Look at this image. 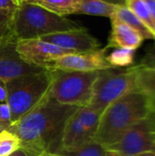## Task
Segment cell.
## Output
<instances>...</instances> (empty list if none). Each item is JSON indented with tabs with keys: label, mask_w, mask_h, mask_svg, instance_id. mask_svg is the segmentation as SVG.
I'll return each mask as SVG.
<instances>
[{
	"label": "cell",
	"mask_w": 155,
	"mask_h": 156,
	"mask_svg": "<svg viewBox=\"0 0 155 156\" xmlns=\"http://www.w3.org/2000/svg\"><path fill=\"white\" fill-rule=\"evenodd\" d=\"M81 27L65 16H60L38 5L25 1L20 3L13 18V31L17 40L40 38L47 35Z\"/></svg>",
	"instance_id": "3"
},
{
	"label": "cell",
	"mask_w": 155,
	"mask_h": 156,
	"mask_svg": "<svg viewBox=\"0 0 155 156\" xmlns=\"http://www.w3.org/2000/svg\"><path fill=\"white\" fill-rule=\"evenodd\" d=\"M40 39L74 53L97 50L100 46L99 40L91 36L88 29L83 27L77 29L47 35L40 37Z\"/></svg>",
	"instance_id": "11"
},
{
	"label": "cell",
	"mask_w": 155,
	"mask_h": 156,
	"mask_svg": "<svg viewBox=\"0 0 155 156\" xmlns=\"http://www.w3.org/2000/svg\"><path fill=\"white\" fill-rule=\"evenodd\" d=\"M16 44V42H10L0 46V85L4 86L14 79L48 69L25 62L19 57Z\"/></svg>",
	"instance_id": "10"
},
{
	"label": "cell",
	"mask_w": 155,
	"mask_h": 156,
	"mask_svg": "<svg viewBox=\"0 0 155 156\" xmlns=\"http://www.w3.org/2000/svg\"><path fill=\"white\" fill-rule=\"evenodd\" d=\"M41 156H60V155L56 154H42Z\"/></svg>",
	"instance_id": "31"
},
{
	"label": "cell",
	"mask_w": 155,
	"mask_h": 156,
	"mask_svg": "<svg viewBox=\"0 0 155 156\" xmlns=\"http://www.w3.org/2000/svg\"><path fill=\"white\" fill-rule=\"evenodd\" d=\"M111 19H116L126 24L137 31L143 39H155V36L150 31V29L124 5H117Z\"/></svg>",
	"instance_id": "14"
},
{
	"label": "cell",
	"mask_w": 155,
	"mask_h": 156,
	"mask_svg": "<svg viewBox=\"0 0 155 156\" xmlns=\"http://www.w3.org/2000/svg\"><path fill=\"white\" fill-rule=\"evenodd\" d=\"M14 13L13 11L0 9V45L17 41L13 31Z\"/></svg>",
	"instance_id": "19"
},
{
	"label": "cell",
	"mask_w": 155,
	"mask_h": 156,
	"mask_svg": "<svg viewBox=\"0 0 155 156\" xmlns=\"http://www.w3.org/2000/svg\"><path fill=\"white\" fill-rule=\"evenodd\" d=\"M51 70L50 95L58 102L76 107H87L92 98V88L100 71Z\"/></svg>",
	"instance_id": "5"
},
{
	"label": "cell",
	"mask_w": 155,
	"mask_h": 156,
	"mask_svg": "<svg viewBox=\"0 0 155 156\" xmlns=\"http://www.w3.org/2000/svg\"><path fill=\"white\" fill-rule=\"evenodd\" d=\"M4 131H5V129L3 126H1V125H0V133H1L2 132H4Z\"/></svg>",
	"instance_id": "33"
},
{
	"label": "cell",
	"mask_w": 155,
	"mask_h": 156,
	"mask_svg": "<svg viewBox=\"0 0 155 156\" xmlns=\"http://www.w3.org/2000/svg\"><path fill=\"white\" fill-rule=\"evenodd\" d=\"M51 83V70L22 76L6 82V101L15 122L32 110L47 94Z\"/></svg>",
	"instance_id": "4"
},
{
	"label": "cell",
	"mask_w": 155,
	"mask_h": 156,
	"mask_svg": "<svg viewBox=\"0 0 155 156\" xmlns=\"http://www.w3.org/2000/svg\"><path fill=\"white\" fill-rule=\"evenodd\" d=\"M106 148L100 144L90 141L76 149L71 151H61L58 155L60 156H104Z\"/></svg>",
	"instance_id": "20"
},
{
	"label": "cell",
	"mask_w": 155,
	"mask_h": 156,
	"mask_svg": "<svg viewBox=\"0 0 155 156\" xmlns=\"http://www.w3.org/2000/svg\"><path fill=\"white\" fill-rule=\"evenodd\" d=\"M134 51L130 48H116L106 57L108 62L114 68L127 67L133 63Z\"/></svg>",
	"instance_id": "22"
},
{
	"label": "cell",
	"mask_w": 155,
	"mask_h": 156,
	"mask_svg": "<svg viewBox=\"0 0 155 156\" xmlns=\"http://www.w3.org/2000/svg\"><path fill=\"white\" fill-rule=\"evenodd\" d=\"M78 113L86 131L90 135V137L94 139L99 127L100 114L92 111L89 107H79L78 109Z\"/></svg>",
	"instance_id": "21"
},
{
	"label": "cell",
	"mask_w": 155,
	"mask_h": 156,
	"mask_svg": "<svg viewBox=\"0 0 155 156\" xmlns=\"http://www.w3.org/2000/svg\"><path fill=\"white\" fill-rule=\"evenodd\" d=\"M125 5L150 29L155 36V25L150 9L144 0H125Z\"/></svg>",
	"instance_id": "17"
},
{
	"label": "cell",
	"mask_w": 155,
	"mask_h": 156,
	"mask_svg": "<svg viewBox=\"0 0 155 156\" xmlns=\"http://www.w3.org/2000/svg\"><path fill=\"white\" fill-rule=\"evenodd\" d=\"M111 20V32L109 37L107 48H130L136 50L143 44V38L142 36L127 26L126 24L116 20Z\"/></svg>",
	"instance_id": "13"
},
{
	"label": "cell",
	"mask_w": 155,
	"mask_h": 156,
	"mask_svg": "<svg viewBox=\"0 0 155 156\" xmlns=\"http://www.w3.org/2000/svg\"><path fill=\"white\" fill-rule=\"evenodd\" d=\"M13 123L12 117H11V111L8 104L5 102L0 103V125L3 126L5 131L11 126Z\"/></svg>",
	"instance_id": "24"
},
{
	"label": "cell",
	"mask_w": 155,
	"mask_h": 156,
	"mask_svg": "<svg viewBox=\"0 0 155 156\" xmlns=\"http://www.w3.org/2000/svg\"><path fill=\"white\" fill-rule=\"evenodd\" d=\"M29 3L38 5L60 16L78 14L80 6V0H37Z\"/></svg>",
	"instance_id": "15"
},
{
	"label": "cell",
	"mask_w": 155,
	"mask_h": 156,
	"mask_svg": "<svg viewBox=\"0 0 155 156\" xmlns=\"http://www.w3.org/2000/svg\"><path fill=\"white\" fill-rule=\"evenodd\" d=\"M16 49L25 62L48 69L57 58L74 53L40 38L17 40Z\"/></svg>",
	"instance_id": "8"
},
{
	"label": "cell",
	"mask_w": 155,
	"mask_h": 156,
	"mask_svg": "<svg viewBox=\"0 0 155 156\" xmlns=\"http://www.w3.org/2000/svg\"><path fill=\"white\" fill-rule=\"evenodd\" d=\"M104 156H123L121 154H119L118 152H115V151H112V150H109V149H106V152H105V154Z\"/></svg>",
	"instance_id": "29"
},
{
	"label": "cell",
	"mask_w": 155,
	"mask_h": 156,
	"mask_svg": "<svg viewBox=\"0 0 155 156\" xmlns=\"http://www.w3.org/2000/svg\"><path fill=\"white\" fill-rule=\"evenodd\" d=\"M19 1H20V2H22V0H19Z\"/></svg>",
	"instance_id": "35"
},
{
	"label": "cell",
	"mask_w": 155,
	"mask_h": 156,
	"mask_svg": "<svg viewBox=\"0 0 155 156\" xmlns=\"http://www.w3.org/2000/svg\"><path fill=\"white\" fill-rule=\"evenodd\" d=\"M20 3L19 0H0V9L15 12Z\"/></svg>",
	"instance_id": "25"
},
{
	"label": "cell",
	"mask_w": 155,
	"mask_h": 156,
	"mask_svg": "<svg viewBox=\"0 0 155 156\" xmlns=\"http://www.w3.org/2000/svg\"><path fill=\"white\" fill-rule=\"evenodd\" d=\"M122 1H125V0H122Z\"/></svg>",
	"instance_id": "36"
},
{
	"label": "cell",
	"mask_w": 155,
	"mask_h": 156,
	"mask_svg": "<svg viewBox=\"0 0 155 156\" xmlns=\"http://www.w3.org/2000/svg\"><path fill=\"white\" fill-rule=\"evenodd\" d=\"M6 101V92L3 85H0V102H5Z\"/></svg>",
	"instance_id": "28"
},
{
	"label": "cell",
	"mask_w": 155,
	"mask_h": 156,
	"mask_svg": "<svg viewBox=\"0 0 155 156\" xmlns=\"http://www.w3.org/2000/svg\"><path fill=\"white\" fill-rule=\"evenodd\" d=\"M152 112V97L142 89L132 90L104 110L93 141L107 148L116 143L134 123Z\"/></svg>",
	"instance_id": "2"
},
{
	"label": "cell",
	"mask_w": 155,
	"mask_h": 156,
	"mask_svg": "<svg viewBox=\"0 0 155 156\" xmlns=\"http://www.w3.org/2000/svg\"><path fill=\"white\" fill-rule=\"evenodd\" d=\"M106 149L118 152L123 156H134L155 150V113L137 122L121 138Z\"/></svg>",
	"instance_id": "7"
},
{
	"label": "cell",
	"mask_w": 155,
	"mask_h": 156,
	"mask_svg": "<svg viewBox=\"0 0 155 156\" xmlns=\"http://www.w3.org/2000/svg\"><path fill=\"white\" fill-rule=\"evenodd\" d=\"M49 90V89H48ZM79 107L57 101L48 90L44 98L7 129L19 140L20 147L36 156L58 154L68 119Z\"/></svg>",
	"instance_id": "1"
},
{
	"label": "cell",
	"mask_w": 155,
	"mask_h": 156,
	"mask_svg": "<svg viewBox=\"0 0 155 156\" xmlns=\"http://www.w3.org/2000/svg\"><path fill=\"white\" fill-rule=\"evenodd\" d=\"M118 4L105 0H80V6L78 14L111 17Z\"/></svg>",
	"instance_id": "16"
},
{
	"label": "cell",
	"mask_w": 155,
	"mask_h": 156,
	"mask_svg": "<svg viewBox=\"0 0 155 156\" xmlns=\"http://www.w3.org/2000/svg\"><path fill=\"white\" fill-rule=\"evenodd\" d=\"M78 109L68 119L65 124L60 141V147L58 154L61 151H71L90 141H93L80 121Z\"/></svg>",
	"instance_id": "12"
},
{
	"label": "cell",
	"mask_w": 155,
	"mask_h": 156,
	"mask_svg": "<svg viewBox=\"0 0 155 156\" xmlns=\"http://www.w3.org/2000/svg\"><path fill=\"white\" fill-rule=\"evenodd\" d=\"M22 1H25V2H33V1H37V0H22Z\"/></svg>",
	"instance_id": "34"
},
{
	"label": "cell",
	"mask_w": 155,
	"mask_h": 156,
	"mask_svg": "<svg viewBox=\"0 0 155 156\" xmlns=\"http://www.w3.org/2000/svg\"><path fill=\"white\" fill-rule=\"evenodd\" d=\"M100 70L92 88V98L87 106L100 114L113 101L139 88L136 66L115 72Z\"/></svg>",
	"instance_id": "6"
},
{
	"label": "cell",
	"mask_w": 155,
	"mask_h": 156,
	"mask_svg": "<svg viewBox=\"0 0 155 156\" xmlns=\"http://www.w3.org/2000/svg\"><path fill=\"white\" fill-rule=\"evenodd\" d=\"M139 88L155 100V67L136 66Z\"/></svg>",
	"instance_id": "18"
},
{
	"label": "cell",
	"mask_w": 155,
	"mask_h": 156,
	"mask_svg": "<svg viewBox=\"0 0 155 156\" xmlns=\"http://www.w3.org/2000/svg\"><path fill=\"white\" fill-rule=\"evenodd\" d=\"M3 45H4V44H3ZM0 46H1V45H0Z\"/></svg>",
	"instance_id": "37"
},
{
	"label": "cell",
	"mask_w": 155,
	"mask_h": 156,
	"mask_svg": "<svg viewBox=\"0 0 155 156\" xmlns=\"http://www.w3.org/2000/svg\"><path fill=\"white\" fill-rule=\"evenodd\" d=\"M20 147L19 140L7 131L0 133V156H8Z\"/></svg>",
	"instance_id": "23"
},
{
	"label": "cell",
	"mask_w": 155,
	"mask_h": 156,
	"mask_svg": "<svg viewBox=\"0 0 155 156\" xmlns=\"http://www.w3.org/2000/svg\"><path fill=\"white\" fill-rule=\"evenodd\" d=\"M8 156H36L34 154H32L31 153H29L28 151H26V149L19 147L17 148L15 152H13L11 154H9Z\"/></svg>",
	"instance_id": "26"
},
{
	"label": "cell",
	"mask_w": 155,
	"mask_h": 156,
	"mask_svg": "<svg viewBox=\"0 0 155 156\" xmlns=\"http://www.w3.org/2000/svg\"><path fill=\"white\" fill-rule=\"evenodd\" d=\"M107 48L97 50L73 53L57 58L49 69H58L70 71H100L114 69L106 58Z\"/></svg>",
	"instance_id": "9"
},
{
	"label": "cell",
	"mask_w": 155,
	"mask_h": 156,
	"mask_svg": "<svg viewBox=\"0 0 155 156\" xmlns=\"http://www.w3.org/2000/svg\"><path fill=\"white\" fill-rule=\"evenodd\" d=\"M134 156H155V150L154 151H148V152H144L142 154H139L137 155Z\"/></svg>",
	"instance_id": "30"
},
{
	"label": "cell",
	"mask_w": 155,
	"mask_h": 156,
	"mask_svg": "<svg viewBox=\"0 0 155 156\" xmlns=\"http://www.w3.org/2000/svg\"><path fill=\"white\" fill-rule=\"evenodd\" d=\"M144 1L147 4L149 9H150L151 16H152V18H153V23L155 25V0H144Z\"/></svg>",
	"instance_id": "27"
},
{
	"label": "cell",
	"mask_w": 155,
	"mask_h": 156,
	"mask_svg": "<svg viewBox=\"0 0 155 156\" xmlns=\"http://www.w3.org/2000/svg\"><path fill=\"white\" fill-rule=\"evenodd\" d=\"M152 100H153V112H154L155 113V100L153 99V98H152Z\"/></svg>",
	"instance_id": "32"
}]
</instances>
